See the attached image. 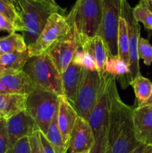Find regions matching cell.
Returning <instances> with one entry per match:
<instances>
[{"label":"cell","instance_id":"6da1fadb","mask_svg":"<svg viewBox=\"0 0 152 153\" xmlns=\"http://www.w3.org/2000/svg\"><path fill=\"white\" fill-rule=\"evenodd\" d=\"M134 108L123 102L115 90L107 128V153H131L141 144L135 135Z\"/></svg>","mask_w":152,"mask_h":153},{"label":"cell","instance_id":"7a4b0ae2","mask_svg":"<svg viewBox=\"0 0 152 153\" xmlns=\"http://www.w3.org/2000/svg\"><path fill=\"white\" fill-rule=\"evenodd\" d=\"M22 24V35L28 48L34 44L54 13L64 15L66 10L46 0H19Z\"/></svg>","mask_w":152,"mask_h":153},{"label":"cell","instance_id":"3957f363","mask_svg":"<svg viewBox=\"0 0 152 153\" xmlns=\"http://www.w3.org/2000/svg\"><path fill=\"white\" fill-rule=\"evenodd\" d=\"M102 12V0H77L66 19L82 41L98 35Z\"/></svg>","mask_w":152,"mask_h":153},{"label":"cell","instance_id":"277c9868","mask_svg":"<svg viewBox=\"0 0 152 153\" xmlns=\"http://www.w3.org/2000/svg\"><path fill=\"white\" fill-rule=\"evenodd\" d=\"M22 70L37 88L63 96L61 74L46 53L29 57Z\"/></svg>","mask_w":152,"mask_h":153},{"label":"cell","instance_id":"5b68a950","mask_svg":"<svg viewBox=\"0 0 152 153\" xmlns=\"http://www.w3.org/2000/svg\"><path fill=\"white\" fill-rule=\"evenodd\" d=\"M116 82V78L108 73H105L101 77L98 100L88 120L95 140L107 138L112 98L117 89Z\"/></svg>","mask_w":152,"mask_h":153},{"label":"cell","instance_id":"8992f818","mask_svg":"<svg viewBox=\"0 0 152 153\" xmlns=\"http://www.w3.org/2000/svg\"><path fill=\"white\" fill-rule=\"evenodd\" d=\"M59 99L60 96L40 88L27 96L25 110L44 134L58 113Z\"/></svg>","mask_w":152,"mask_h":153},{"label":"cell","instance_id":"52a82bcc","mask_svg":"<svg viewBox=\"0 0 152 153\" xmlns=\"http://www.w3.org/2000/svg\"><path fill=\"white\" fill-rule=\"evenodd\" d=\"M121 6L122 0H102V20L98 36L102 39L105 45L108 58L118 56Z\"/></svg>","mask_w":152,"mask_h":153},{"label":"cell","instance_id":"ba28073f","mask_svg":"<svg viewBox=\"0 0 152 153\" xmlns=\"http://www.w3.org/2000/svg\"><path fill=\"white\" fill-rule=\"evenodd\" d=\"M101 82V77L98 72L83 68L81 81L74 108L78 116L87 121L96 104Z\"/></svg>","mask_w":152,"mask_h":153},{"label":"cell","instance_id":"9c48e42d","mask_svg":"<svg viewBox=\"0 0 152 153\" xmlns=\"http://www.w3.org/2000/svg\"><path fill=\"white\" fill-rule=\"evenodd\" d=\"M70 27L66 16L59 13H54L49 16L44 28L34 44L28 48L29 57L44 54L57 40L69 32Z\"/></svg>","mask_w":152,"mask_h":153},{"label":"cell","instance_id":"30bf717a","mask_svg":"<svg viewBox=\"0 0 152 153\" xmlns=\"http://www.w3.org/2000/svg\"><path fill=\"white\" fill-rule=\"evenodd\" d=\"M79 46L78 35L74 28L70 27L69 32L53 43L45 53L47 54L54 65L62 75L72 62Z\"/></svg>","mask_w":152,"mask_h":153},{"label":"cell","instance_id":"8fae6325","mask_svg":"<svg viewBox=\"0 0 152 153\" xmlns=\"http://www.w3.org/2000/svg\"><path fill=\"white\" fill-rule=\"evenodd\" d=\"M121 16L126 22L128 28V37H129V55H130V72L131 81L141 75L139 69V58L138 56V42L140 38L141 27L134 19L133 14V7L130 5L127 0H122L121 6Z\"/></svg>","mask_w":152,"mask_h":153},{"label":"cell","instance_id":"7c38bea8","mask_svg":"<svg viewBox=\"0 0 152 153\" xmlns=\"http://www.w3.org/2000/svg\"><path fill=\"white\" fill-rule=\"evenodd\" d=\"M9 148L21 138L32 135L40 131L37 123L26 110L22 111L7 119Z\"/></svg>","mask_w":152,"mask_h":153},{"label":"cell","instance_id":"4fadbf2b","mask_svg":"<svg viewBox=\"0 0 152 153\" xmlns=\"http://www.w3.org/2000/svg\"><path fill=\"white\" fill-rule=\"evenodd\" d=\"M37 88L23 70L0 76V94L28 96Z\"/></svg>","mask_w":152,"mask_h":153},{"label":"cell","instance_id":"5bb4252c","mask_svg":"<svg viewBox=\"0 0 152 153\" xmlns=\"http://www.w3.org/2000/svg\"><path fill=\"white\" fill-rule=\"evenodd\" d=\"M94 143V134L89 122L78 117L70 135L69 152L75 153L89 151Z\"/></svg>","mask_w":152,"mask_h":153},{"label":"cell","instance_id":"9a60e30c","mask_svg":"<svg viewBox=\"0 0 152 153\" xmlns=\"http://www.w3.org/2000/svg\"><path fill=\"white\" fill-rule=\"evenodd\" d=\"M134 125L137 140L140 143L152 144V105L137 107L134 111Z\"/></svg>","mask_w":152,"mask_h":153},{"label":"cell","instance_id":"2e32d148","mask_svg":"<svg viewBox=\"0 0 152 153\" xmlns=\"http://www.w3.org/2000/svg\"><path fill=\"white\" fill-rule=\"evenodd\" d=\"M78 117L74 106L64 96H60L57 120L63 140L68 147L72 131Z\"/></svg>","mask_w":152,"mask_h":153},{"label":"cell","instance_id":"e0dca14e","mask_svg":"<svg viewBox=\"0 0 152 153\" xmlns=\"http://www.w3.org/2000/svg\"><path fill=\"white\" fill-rule=\"evenodd\" d=\"M83 67L72 61L61 75L63 95L74 106L82 78Z\"/></svg>","mask_w":152,"mask_h":153},{"label":"cell","instance_id":"ac0fdd59","mask_svg":"<svg viewBox=\"0 0 152 153\" xmlns=\"http://www.w3.org/2000/svg\"><path fill=\"white\" fill-rule=\"evenodd\" d=\"M80 46L84 52L92 55L96 64L97 71L101 77L104 75V67L108 55L102 39L96 35L91 38L80 41Z\"/></svg>","mask_w":152,"mask_h":153},{"label":"cell","instance_id":"d6986e66","mask_svg":"<svg viewBox=\"0 0 152 153\" xmlns=\"http://www.w3.org/2000/svg\"><path fill=\"white\" fill-rule=\"evenodd\" d=\"M104 72L116 78L122 89H126L131 85V72L129 67L119 57L108 58L104 67Z\"/></svg>","mask_w":152,"mask_h":153},{"label":"cell","instance_id":"ffe728a7","mask_svg":"<svg viewBox=\"0 0 152 153\" xmlns=\"http://www.w3.org/2000/svg\"><path fill=\"white\" fill-rule=\"evenodd\" d=\"M27 96L21 94H0V114L4 119L25 110Z\"/></svg>","mask_w":152,"mask_h":153},{"label":"cell","instance_id":"44dd1931","mask_svg":"<svg viewBox=\"0 0 152 153\" xmlns=\"http://www.w3.org/2000/svg\"><path fill=\"white\" fill-rule=\"evenodd\" d=\"M29 58L28 52H12L0 55V76L22 71Z\"/></svg>","mask_w":152,"mask_h":153},{"label":"cell","instance_id":"7402d4cb","mask_svg":"<svg viewBox=\"0 0 152 153\" xmlns=\"http://www.w3.org/2000/svg\"><path fill=\"white\" fill-rule=\"evenodd\" d=\"M26 51H28V46L22 34L13 32L0 38V55L5 53L24 52Z\"/></svg>","mask_w":152,"mask_h":153},{"label":"cell","instance_id":"603a6c76","mask_svg":"<svg viewBox=\"0 0 152 153\" xmlns=\"http://www.w3.org/2000/svg\"><path fill=\"white\" fill-rule=\"evenodd\" d=\"M129 37L126 22L121 16L119 20V33H118V57L127 65L130 66Z\"/></svg>","mask_w":152,"mask_h":153},{"label":"cell","instance_id":"cb8c5ba5","mask_svg":"<svg viewBox=\"0 0 152 153\" xmlns=\"http://www.w3.org/2000/svg\"><path fill=\"white\" fill-rule=\"evenodd\" d=\"M131 86L133 87L137 98L138 106H142L150 97L152 93V83L148 79L144 77L142 75L136 78L132 82Z\"/></svg>","mask_w":152,"mask_h":153},{"label":"cell","instance_id":"d4e9b609","mask_svg":"<svg viewBox=\"0 0 152 153\" xmlns=\"http://www.w3.org/2000/svg\"><path fill=\"white\" fill-rule=\"evenodd\" d=\"M58 113L54 117L53 120L51 123L49 127L47 132L45 134L46 138L52 144L53 148L55 149L56 153H66L68 150V146H66L63 140L62 135L60 131L59 127L58 125Z\"/></svg>","mask_w":152,"mask_h":153},{"label":"cell","instance_id":"484cf974","mask_svg":"<svg viewBox=\"0 0 152 153\" xmlns=\"http://www.w3.org/2000/svg\"><path fill=\"white\" fill-rule=\"evenodd\" d=\"M0 14L8 19L14 26L16 31H22V24L20 16L13 6L0 0Z\"/></svg>","mask_w":152,"mask_h":153},{"label":"cell","instance_id":"4316f807","mask_svg":"<svg viewBox=\"0 0 152 153\" xmlns=\"http://www.w3.org/2000/svg\"><path fill=\"white\" fill-rule=\"evenodd\" d=\"M133 14L137 22H141L147 30L152 31V12L144 4H137L133 8Z\"/></svg>","mask_w":152,"mask_h":153},{"label":"cell","instance_id":"83f0119b","mask_svg":"<svg viewBox=\"0 0 152 153\" xmlns=\"http://www.w3.org/2000/svg\"><path fill=\"white\" fill-rule=\"evenodd\" d=\"M138 56L139 59H142L145 65L150 66L152 63V45L149 41L140 37L138 42Z\"/></svg>","mask_w":152,"mask_h":153},{"label":"cell","instance_id":"f1b7e54d","mask_svg":"<svg viewBox=\"0 0 152 153\" xmlns=\"http://www.w3.org/2000/svg\"><path fill=\"white\" fill-rule=\"evenodd\" d=\"M9 149V137L7 132V120H0V153H6Z\"/></svg>","mask_w":152,"mask_h":153},{"label":"cell","instance_id":"f546056e","mask_svg":"<svg viewBox=\"0 0 152 153\" xmlns=\"http://www.w3.org/2000/svg\"><path fill=\"white\" fill-rule=\"evenodd\" d=\"M6 153H31L29 137L21 138L10 146Z\"/></svg>","mask_w":152,"mask_h":153},{"label":"cell","instance_id":"4dcf8cb0","mask_svg":"<svg viewBox=\"0 0 152 153\" xmlns=\"http://www.w3.org/2000/svg\"><path fill=\"white\" fill-rule=\"evenodd\" d=\"M40 131H36L29 137L31 153H44L43 146H42L41 141H40V134H39Z\"/></svg>","mask_w":152,"mask_h":153},{"label":"cell","instance_id":"1f68e13d","mask_svg":"<svg viewBox=\"0 0 152 153\" xmlns=\"http://www.w3.org/2000/svg\"><path fill=\"white\" fill-rule=\"evenodd\" d=\"M89 153H107V138L104 137L95 140V143L92 145Z\"/></svg>","mask_w":152,"mask_h":153},{"label":"cell","instance_id":"d6a6232c","mask_svg":"<svg viewBox=\"0 0 152 153\" xmlns=\"http://www.w3.org/2000/svg\"><path fill=\"white\" fill-rule=\"evenodd\" d=\"M81 66L83 69L90 71H97L96 64H95V60L89 54L84 52L83 54V58L81 61ZM98 72V71H97Z\"/></svg>","mask_w":152,"mask_h":153},{"label":"cell","instance_id":"836d02e7","mask_svg":"<svg viewBox=\"0 0 152 153\" xmlns=\"http://www.w3.org/2000/svg\"><path fill=\"white\" fill-rule=\"evenodd\" d=\"M0 30L6 31L10 34L16 32V29L13 24L1 14H0Z\"/></svg>","mask_w":152,"mask_h":153},{"label":"cell","instance_id":"e575fe53","mask_svg":"<svg viewBox=\"0 0 152 153\" xmlns=\"http://www.w3.org/2000/svg\"><path fill=\"white\" fill-rule=\"evenodd\" d=\"M39 134H40V141H41L42 146H43L44 153H56L55 149L53 148V146H52V144L49 143V141L48 140V139L46 138V135H45V134L40 131V133H39Z\"/></svg>","mask_w":152,"mask_h":153},{"label":"cell","instance_id":"d590c367","mask_svg":"<svg viewBox=\"0 0 152 153\" xmlns=\"http://www.w3.org/2000/svg\"><path fill=\"white\" fill-rule=\"evenodd\" d=\"M2 1L7 3V4H10V5L13 6L19 15V13H20V7H19V0H2Z\"/></svg>","mask_w":152,"mask_h":153},{"label":"cell","instance_id":"8d00e7d4","mask_svg":"<svg viewBox=\"0 0 152 153\" xmlns=\"http://www.w3.org/2000/svg\"><path fill=\"white\" fill-rule=\"evenodd\" d=\"M145 144H143V143H141L139 146H137L134 151H133L131 153H144L145 149Z\"/></svg>","mask_w":152,"mask_h":153},{"label":"cell","instance_id":"74e56055","mask_svg":"<svg viewBox=\"0 0 152 153\" xmlns=\"http://www.w3.org/2000/svg\"><path fill=\"white\" fill-rule=\"evenodd\" d=\"M139 3L144 4L152 12V0H140Z\"/></svg>","mask_w":152,"mask_h":153},{"label":"cell","instance_id":"f35d334b","mask_svg":"<svg viewBox=\"0 0 152 153\" xmlns=\"http://www.w3.org/2000/svg\"><path fill=\"white\" fill-rule=\"evenodd\" d=\"M144 153H152V144L146 145Z\"/></svg>","mask_w":152,"mask_h":153},{"label":"cell","instance_id":"ab89813d","mask_svg":"<svg viewBox=\"0 0 152 153\" xmlns=\"http://www.w3.org/2000/svg\"><path fill=\"white\" fill-rule=\"evenodd\" d=\"M148 105H152V93H151V96H150V97H149L148 100L147 101H146L145 102L142 106Z\"/></svg>","mask_w":152,"mask_h":153},{"label":"cell","instance_id":"60d3db41","mask_svg":"<svg viewBox=\"0 0 152 153\" xmlns=\"http://www.w3.org/2000/svg\"><path fill=\"white\" fill-rule=\"evenodd\" d=\"M46 1H49V2L52 3V4H57L56 1H55V0H46Z\"/></svg>","mask_w":152,"mask_h":153},{"label":"cell","instance_id":"b9f144b4","mask_svg":"<svg viewBox=\"0 0 152 153\" xmlns=\"http://www.w3.org/2000/svg\"><path fill=\"white\" fill-rule=\"evenodd\" d=\"M89 151H83V152H75V153H89Z\"/></svg>","mask_w":152,"mask_h":153},{"label":"cell","instance_id":"7bdbcfd3","mask_svg":"<svg viewBox=\"0 0 152 153\" xmlns=\"http://www.w3.org/2000/svg\"><path fill=\"white\" fill-rule=\"evenodd\" d=\"M0 117H1V114H0Z\"/></svg>","mask_w":152,"mask_h":153},{"label":"cell","instance_id":"ee69618b","mask_svg":"<svg viewBox=\"0 0 152 153\" xmlns=\"http://www.w3.org/2000/svg\"><path fill=\"white\" fill-rule=\"evenodd\" d=\"M1 117H0V120H1Z\"/></svg>","mask_w":152,"mask_h":153}]
</instances>
